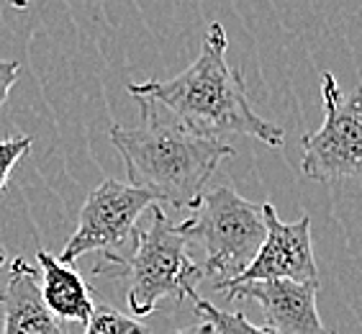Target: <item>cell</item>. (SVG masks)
I'll use <instances>...</instances> for the list:
<instances>
[{
    "label": "cell",
    "mask_w": 362,
    "mask_h": 334,
    "mask_svg": "<svg viewBox=\"0 0 362 334\" xmlns=\"http://www.w3.org/2000/svg\"><path fill=\"white\" fill-rule=\"evenodd\" d=\"M229 39L218 21L203 36L201 54L188 70L170 80H146L126 85L132 98H149L165 105L190 134L218 139L221 134H244L270 146H283L286 132L265 121L247 98V85L239 70L226 59Z\"/></svg>",
    "instance_id": "1"
},
{
    "label": "cell",
    "mask_w": 362,
    "mask_h": 334,
    "mask_svg": "<svg viewBox=\"0 0 362 334\" xmlns=\"http://www.w3.org/2000/svg\"><path fill=\"white\" fill-rule=\"evenodd\" d=\"M134 100L141 111L139 124L111 129L129 185L149 190L173 209H195L216 167L234 157V146L190 134L165 105L149 98Z\"/></svg>",
    "instance_id": "2"
},
{
    "label": "cell",
    "mask_w": 362,
    "mask_h": 334,
    "mask_svg": "<svg viewBox=\"0 0 362 334\" xmlns=\"http://www.w3.org/2000/svg\"><path fill=\"white\" fill-rule=\"evenodd\" d=\"M95 272H113L129 278L126 304L134 319L149 316L162 301L180 304L195 291V280L203 278L201 267L190 258V239L180 224H173L160 203L149 209V226L134 234V255H103Z\"/></svg>",
    "instance_id": "3"
},
{
    "label": "cell",
    "mask_w": 362,
    "mask_h": 334,
    "mask_svg": "<svg viewBox=\"0 0 362 334\" xmlns=\"http://www.w3.org/2000/svg\"><path fill=\"white\" fill-rule=\"evenodd\" d=\"M190 242H201L206 263L201 272L218 283L237 278L265 242L262 203H252L229 185L203 190L193 214L180 221Z\"/></svg>",
    "instance_id": "4"
},
{
    "label": "cell",
    "mask_w": 362,
    "mask_h": 334,
    "mask_svg": "<svg viewBox=\"0 0 362 334\" xmlns=\"http://www.w3.org/2000/svg\"><path fill=\"white\" fill-rule=\"evenodd\" d=\"M324 124L300 137V173L308 180L334 183L362 175V85L341 93L332 72H321Z\"/></svg>",
    "instance_id": "5"
},
{
    "label": "cell",
    "mask_w": 362,
    "mask_h": 334,
    "mask_svg": "<svg viewBox=\"0 0 362 334\" xmlns=\"http://www.w3.org/2000/svg\"><path fill=\"white\" fill-rule=\"evenodd\" d=\"M157 203V195L149 190L108 178L85 198L80 209V224L57 260L62 265H75L85 252L113 255L116 247L136 234L141 214Z\"/></svg>",
    "instance_id": "6"
},
{
    "label": "cell",
    "mask_w": 362,
    "mask_h": 334,
    "mask_svg": "<svg viewBox=\"0 0 362 334\" xmlns=\"http://www.w3.org/2000/svg\"><path fill=\"white\" fill-rule=\"evenodd\" d=\"M265 214V242L259 247L247 270L237 278L223 280L216 291H231L244 283L257 280H293V283H319V267H316L314 247H311V219L303 214L298 221H280L278 211L270 201L262 203Z\"/></svg>",
    "instance_id": "7"
},
{
    "label": "cell",
    "mask_w": 362,
    "mask_h": 334,
    "mask_svg": "<svg viewBox=\"0 0 362 334\" xmlns=\"http://www.w3.org/2000/svg\"><path fill=\"white\" fill-rule=\"evenodd\" d=\"M229 301L252 299L265 313V327L272 334H332L316 311L319 283L293 280H257L231 288Z\"/></svg>",
    "instance_id": "8"
},
{
    "label": "cell",
    "mask_w": 362,
    "mask_h": 334,
    "mask_svg": "<svg viewBox=\"0 0 362 334\" xmlns=\"http://www.w3.org/2000/svg\"><path fill=\"white\" fill-rule=\"evenodd\" d=\"M0 334H64L42 296V280L23 258L11 260L0 286Z\"/></svg>",
    "instance_id": "9"
},
{
    "label": "cell",
    "mask_w": 362,
    "mask_h": 334,
    "mask_svg": "<svg viewBox=\"0 0 362 334\" xmlns=\"http://www.w3.org/2000/svg\"><path fill=\"white\" fill-rule=\"evenodd\" d=\"M36 263L42 267V296L49 311L59 319L88 324L95 309V299L83 275L75 270V265H62L44 250L36 252Z\"/></svg>",
    "instance_id": "10"
},
{
    "label": "cell",
    "mask_w": 362,
    "mask_h": 334,
    "mask_svg": "<svg viewBox=\"0 0 362 334\" xmlns=\"http://www.w3.org/2000/svg\"><path fill=\"white\" fill-rule=\"evenodd\" d=\"M188 299H190V304H193L195 313H201L203 321H209L216 334H272L267 327H257V324H252L242 311L231 313V311H223V309L214 306L211 301L201 299L198 291H190Z\"/></svg>",
    "instance_id": "11"
},
{
    "label": "cell",
    "mask_w": 362,
    "mask_h": 334,
    "mask_svg": "<svg viewBox=\"0 0 362 334\" xmlns=\"http://www.w3.org/2000/svg\"><path fill=\"white\" fill-rule=\"evenodd\" d=\"M85 334H149L139 319L126 316L116 309L95 304L90 321L85 324Z\"/></svg>",
    "instance_id": "12"
},
{
    "label": "cell",
    "mask_w": 362,
    "mask_h": 334,
    "mask_svg": "<svg viewBox=\"0 0 362 334\" xmlns=\"http://www.w3.org/2000/svg\"><path fill=\"white\" fill-rule=\"evenodd\" d=\"M34 139L26 137V134H18V137H6V139H0V190L6 188L8 183V175L13 170L18 162L23 160L31 149Z\"/></svg>",
    "instance_id": "13"
},
{
    "label": "cell",
    "mask_w": 362,
    "mask_h": 334,
    "mask_svg": "<svg viewBox=\"0 0 362 334\" xmlns=\"http://www.w3.org/2000/svg\"><path fill=\"white\" fill-rule=\"evenodd\" d=\"M18 72H21V64L13 62V59H0V105L8 100V93L18 80Z\"/></svg>",
    "instance_id": "14"
},
{
    "label": "cell",
    "mask_w": 362,
    "mask_h": 334,
    "mask_svg": "<svg viewBox=\"0 0 362 334\" xmlns=\"http://www.w3.org/2000/svg\"><path fill=\"white\" fill-rule=\"evenodd\" d=\"M175 334H216V332H214V327H211L209 321H201V324H193V327L180 329V332H175Z\"/></svg>",
    "instance_id": "15"
},
{
    "label": "cell",
    "mask_w": 362,
    "mask_h": 334,
    "mask_svg": "<svg viewBox=\"0 0 362 334\" xmlns=\"http://www.w3.org/2000/svg\"><path fill=\"white\" fill-rule=\"evenodd\" d=\"M8 3H11L13 8H18V11H23V8H28V3H31V0H8Z\"/></svg>",
    "instance_id": "16"
},
{
    "label": "cell",
    "mask_w": 362,
    "mask_h": 334,
    "mask_svg": "<svg viewBox=\"0 0 362 334\" xmlns=\"http://www.w3.org/2000/svg\"><path fill=\"white\" fill-rule=\"evenodd\" d=\"M8 260H6V255H3V252H0V267H3V265H6Z\"/></svg>",
    "instance_id": "17"
}]
</instances>
